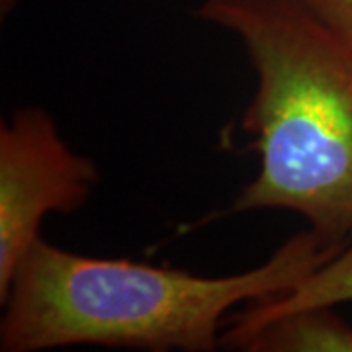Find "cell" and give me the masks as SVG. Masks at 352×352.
I'll use <instances>...</instances> for the list:
<instances>
[{"label": "cell", "mask_w": 352, "mask_h": 352, "mask_svg": "<svg viewBox=\"0 0 352 352\" xmlns=\"http://www.w3.org/2000/svg\"><path fill=\"white\" fill-rule=\"evenodd\" d=\"M339 251L305 229L261 266L208 278L170 266L87 256L38 239L0 298V351L88 344L212 352L231 307L286 294Z\"/></svg>", "instance_id": "1"}, {"label": "cell", "mask_w": 352, "mask_h": 352, "mask_svg": "<svg viewBox=\"0 0 352 352\" xmlns=\"http://www.w3.org/2000/svg\"><path fill=\"white\" fill-rule=\"evenodd\" d=\"M237 36L256 88L241 129L258 170L229 214L286 210L331 247L352 241V50L289 0H204Z\"/></svg>", "instance_id": "2"}, {"label": "cell", "mask_w": 352, "mask_h": 352, "mask_svg": "<svg viewBox=\"0 0 352 352\" xmlns=\"http://www.w3.org/2000/svg\"><path fill=\"white\" fill-rule=\"evenodd\" d=\"M100 182L92 159L71 149L53 116L20 108L0 127V298L41 239L50 214L82 208Z\"/></svg>", "instance_id": "3"}, {"label": "cell", "mask_w": 352, "mask_h": 352, "mask_svg": "<svg viewBox=\"0 0 352 352\" xmlns=\"http://www.w3.org/2000/svg\"><path fill=\"white\" fill-rule=\"evenodd\" d=\"M245 352H352V325L333 305L294 309L221 340Z\"/></svg>", "instance_id": "4"}, {"label": "cell", "mask_w": 352, "mask_h": 352, "mask_svg": "<svg viewBox=\"0 0 352 352\" xmlns=\"http://www.w3.org/2000/svg\"><path fill=\"white\" fill-rule=\"evenodd\" d=\"M346 302H352V241L294 289L270 300L254 302L243 314L235 315L226 335H221V340L235 337L274 315L317 305L335 307Z\"/></svg>", "instance_id": "5"}, {"label": "cell", "mask_w": 352, "mask_h": 352, "mask_svg": "<svg viewBox=\"0 0 352 352\" xmlns=\"http://www.w3.org/2000/svg\"><path fill=\"white\" fill-rule=\"evenodd\" d=\"M352 50V0H289Z\"/></svg>", "instance_id": "6"}]
</instances>
